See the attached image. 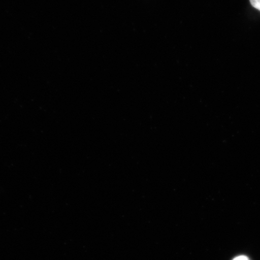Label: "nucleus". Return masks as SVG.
<instances>
[{
	"label": "nucleus",
	"mask_w": 260,
	"mask_h": 260,
	"mask_svg": "<svg viewBox=\"0 0 260 260\" xmlns=\"http://www.w3.org/2000/svg\"><path fill=\"white\" fill-rule=\"evenodd\" d=\"M253 8L260 11V0H249Z\"/></svg>",
	"instance_id": "nucleus-1"
},
{
	"label": "nucleus",
	"mask_w": 260,
	"mask_h": 260,
	"mask_svg": "<svg viewBox=\"0 0 260 260\" xmlns=\"http://www.w3.org/2000/svg\"><path fill=\"white\" fill-rule=\"evenodd\" d=\"M233 260H249V259L248 257H247V256L241 255V256H237V257L234 259Z\"/></svg>",
	"instance_id": "nucleus-2"
}]
</instances>
